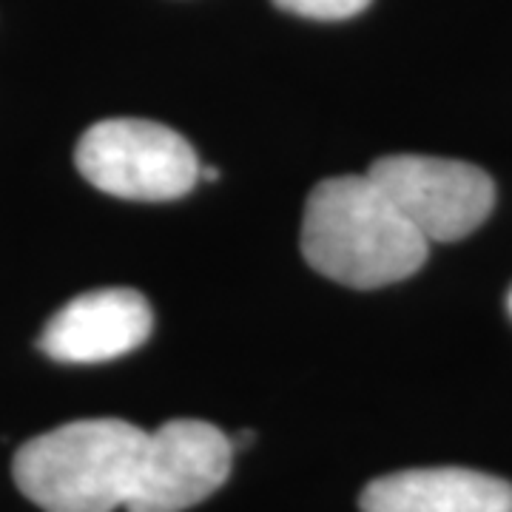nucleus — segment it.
Listing matches in <instances>:
<instances>
[{"mask_svg":"<svg viewBox=\"0 0 512 512\" xmlns=\"http://www.w3.org/2000/svg\"><path fill=\"white\" fill-rule=\"evenodd\" d=\"M430 242L370 177H333L305 202L302 254L339 285L373 291L413 276Z\"/></svg>","mask_w":512,"mask_h":512,"instance_id":"obj_1","label":"nucleus"},{"mask_svg":"<svg viewBox=\"0 0 512 512\" xmlns=\"http://www.w3.org/2000/svg\"><path fill=\"white\" fill-rule=\"evenodd\" d=\"M146 439L123 419L69 421L26 441L12 473L40 510L114 512L126 507Z\"/></svg>","mask_w":512,"mask_h":512,"instance_id":"obj_2","label":"nucleus"},{"mask_svg":"<svg viewBox=\"0 0 512 512\" xmlns=\"http://www.w3.org/2000/svg\"><path fill=\"white\" fill-rule=\"evenodd\" d=\"M74 163L97 191L120 200H177L200 180L197 154L183 134L137 117L94 123L80 137Z\"/></svg>","mask_w":512,"mask_h":512,"instance_id":"obj_3","label":"nucleus"},{"mask_svg":"<svg viewBox=\"0 0 512 512\" xmlns=\"http://www.w3.org/2000/svg\"><path fill=\"white\" fill-rule=\"evenodd\" d=\"M382 188L427 242H456L490 217L495 185L478 165L421 154H393L370 165Z\"/></svg>","mask_w":512,"mask_h":512,"instance_id":"obj_4","label":"nucleus"},{"mask_svg":"<svg viewBox=\"0 0 512 512\" xmlns=\"http://www.w3.org/2000/svg\"><path fill=\"white\" fill-rule=\"evenodd\" d=\"M234 444L200 419L165 421L148 433L126 501L128 512H183L217 493L231 473Z\"/></svg>","mask_w":512,"mask_h":512,"instance_id":"obj_5","label":"nucleus"},{"mask_svg":"<svg viewBox=\"0 0 512 512\" xmlns=\"http://www.w3.org/2000/svg\"><path fill=\"white\" fill-rule=\"evenodd\" d=\"M146 296L131 288L74 296L40 333V350L63 365H97L137 350L151 336Z\"/></svg>","mask_w":512,"mask_h":512,"instance_id":"obj_6","label":"nucleus"},{"mask_svg":"<svg viewBox=\"0 0 512 512\" xmlns=\"http://www.w3.org/2000/svg\"><path fill=\"white\" fill-rule=\"evenodd\" d=\"M362 512H512V484L464 467H424L376 478Z\"/></svg>","mask_w":512,"mask_h":512,"instance_id":"obj_7","label":"nucleus"},{"mask_svg":"<svg viewBox=\"0 0 512 512\" xmlns=\"http://www.w3.org/2000/svg\"><path fill=\"white\" fill-rule=\"evenodd\" d=\"M279 9L311 20H345L365 12L370 0H274Z\"/></svg>","mask_w":512,"mask_h":512,"instance_id":"obj_8","label":"nucleus"},{"mask_svg":"<svg viewBox=\"0 0 512 512\" xmlns=\"http://www.w3.org/2000/svg\"><path fill=\"white\" fill-rule=\"evenodd\" d=\"M510 311H512V293H510Z\"/></svg>","mask_w":512,"mask_h":512,"instance_id":"obj_9","label":"nucleus"}]
</instances>
